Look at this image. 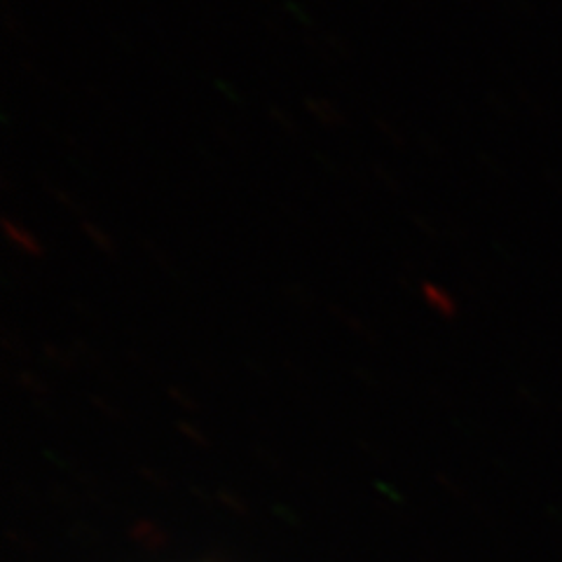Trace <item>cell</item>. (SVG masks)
<instances>
[{
    "label": "cell",
    "instance_id": "cell-1",
    "mask_svg": "<svg viewBox=\"0 0 562 562\" xmlns=\"http://www.w3.org/2000/svg\"><path fill=\"white\" fill-rule=\"evenodd\" d=\"M3 235L20 254L31 256V258L43 256V241L35 237L24 223L12 221V218H3Z\"/></svg>",
    "mask_w": 562,
    "mask_h": 562
},
{
    "label": "cell",
    "instance_id": "cell-2",
    "mask_svg": "<svg viewBox=\"0 0 562 562\" xmlns=\"http://www.w3.org/2000/svg\"><path fill=\"white\" fill-rule=\"evenodd\" d=\"M422 297H425V303L436 314L446 316V319H454L457 316V301L450 295V291L438 286L436 281H425V284H422Z\"/></svg>",
    "mask_w": 562,
    "mask_h": 562
},
{
    "label": "cell",
    "instance_id": "cell-3",
    "mask_svg": "<svg viewBox=\"0 0 562 562\" xmlns=\"http://www.w3.org/2000/svg\"><path fill=\"white\" fill-rule=\"evenodd\" d=\"M307 109L312 111L314 117H319L322 122H326V125H336V122H340V111L326 99H310Z\"/></svg>",
    "mask_w": 562,
    "mask_h": 562
},
{
    "label": "cell",
    "instance_id": "cell-4",
    "mask_svg": "<svg viewBox=\"0 0 562 562\" xmlns=\"http://www.w3.org/2000/svg\"><path fill=\"white\" fill-rule=\"evenodd\" d=\"M85 235L90 237V241L97 246V249H101L103 254H113V241H111V237L105 235L97 223H85Z\"/></svg>",
    "mask_w": 562,
    "mask_h": 562
}]
</instances>
